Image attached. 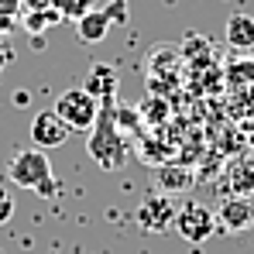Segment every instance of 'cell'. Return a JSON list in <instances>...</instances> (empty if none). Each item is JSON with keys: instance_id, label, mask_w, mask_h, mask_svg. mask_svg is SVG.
Here are the masks:
<instances>
[{"instance_id": "cell-9", "label": "cell", "mask_w": 254, "mask_h": 254, "mask_svg": "<svg viewBox=\"0 0 254 254\" xmlns=\"http://www.w3.org/2000/svg\"><path fill=\"white\" fill-rule=\"evenodd\" d=\"M110 28H114V17H110L107 7L86 10L83 17H76V35H79V42H86V45H100L107 38Z\"/></svg>"}, {"instance_id": "cell-17", "label": "cell", "mask_w": 254, "mask_h": 254, "mask_svg": "<svg viewBox=\"0 0 254 254\" xmlns=\"http://www.w3.org/2000/svg\"><path fill=\"white\" fill-rule=\"evenodd\" d=\"M21 24H17V17H10V14H0V35H10V31H17Z\"/></svg>"}, {"instance_id": "cell-18", "label": "cell", "mask_w": 254, "mask_h": 254, "mask_svg": "<svg viewBox=\"0 0 254 254\" xmlns=\"http://www.w3.org/2000/svg\"><path fill=\"white\" fill-rule=\"evenodd\" d=\"M21 3H24V0H0V14H10V17H17Z\"/></svg>"}, {"instance_id": "cell-20", "label": "cell", "mask_w": 254, "mask_h": 254, "mask_svg": "<svg viewBox=\"0 0 254 254\" xmlns=\"http://www.w3.org/2000/svg\"><path fill=\"white\" fill-rule=\"evenodd\" d=\"M52 3H55V0H52Z\"/></svg>"}, {"instance_id": "cell-15", "label": "cell", "mask_w": 254, "mask_h": 254, "mask_svg": "<svg viewBox=\"0 0 254 254\" xmlns=\"http://www.w3.org/2000/svg\"><path fill=\"white\" fill-rule=\"evenodd\" d=\"M14 210H17V203H14V192H10L7 186H0V227L14 220Z\"/></svg>"}, {"instance_id": "cell-13", "label": "cell", "mask_w": 254, "mask_h": 254, "mask_svg": "<svg viewBox=\"0 0 254 254\" xmlns=\"http://www.w3.org/2000/svg\"><path fill=\"white\" fill-rule=\"evenodd\" d=\"M59 17H62L59 3H48V7H31L21 28H24L28 35H38V31H48V28H52V24H55Z\"/></svg>"}, {"instance_id": "cell-3", "label": "cell", "mask_w": 254, "mask_h": 254, "mask_svg": "<svg viewBox=\"0 0 254 254\" xmlns=\"http://www.w3.org/2000/svg\"><path fill=\"white\" fill-rule=\"evenodd\" d=\"M175 234L182 237V241H189V244H206L213 234L220 230L216 227V213L206 210L203 203H182L179 206V213H175Z\"/></svg>"}, {"instance_id": "cell-4", "label": "cell", "mask_w": 254, "mask_h": 254, "mask_svg": "<svg viewBox=\"0 0 254 254\" xmlns=\"http://www.w3.org/2000/svg\"><path fill=\"white\" fill-rule=\"evenodd\" d=\"M69 130H89V127L96 124V114H100V100H93L89 93H86L83 86L79 89H65L59 100H55V107H52Z\"/></svg>"}, {"instance_id": "cell-2", "label": "cell", "mask_w": 254, "mask_h": 254, "mask_svg": "<svg viewBox=\"0 0 254 254\" xmlns=\"http://www.w3.org/2000/svg\"><path fill=\"white\" fill-rule=\"evenodd\" d=\"M7 175H10L14 186L31 189V192H38V196H45V199H55V196H59V182H55L52 162H48V155L38 151V148L17 151V155L7 162Z\"/></svg>"}, {"instance_id": "cell-12", "label": "cell", "mask_w": 254, "mask_h": 254, "mask_svg": "<svg viewBox=\"0 0 254 254\" xmlns=\"http://www.w3.org/2000/svg\"><path fill=\"white\" fill-rule=\"evenodd\" d=\"M223 35H227V45L234 52H251L254 48V17L251 14H230Z\"/></svg>"}, {"instance_id": "cell-6", "label": "cell", "mask_w": 254, "mask_h": 254, "mask_svg": "<svg viewBox=\"0 0 254 254\" xmlns=\"http://www.w3.org/2000/svg\"><path fill=\"white\" fill-rule=\"evenodd\" d=\"M69 137H72V130L65 127V121H62L55 110H38V114H35V121H31V141H35L38 151L62 148Z\"/></svg>"}, {"instance_id": "cell-14", "label": "cell", "mask_w": 254, "mask_h": 254, "mask_svg": "<svg viewBox=\"0 0 254 254\" xmlns=\"http://www.w3.org/2000/svg\"><path fill=\"white\" fill-rule=\"evenodd\" d=\"M141 117H144V121H148V117H151V121H165V117H169V103L158 100V96H144V100H141Z\"/></svg>"}, {"instance_id": "cell-8", "label": "cell", "mask_w": 254, "mask_h": 254, "mask_svg": "<svg viewBox=\"0 0 254 254\" xmlns=\"http://www.w3.org/2000/svg\"><path fill=\"white\" fill-rule=\"evenodd\" d=\"M220 186H223V192H230V196H237V199H251L254 196V162L251 158H234V162H227ZM223 199H227V196H223Z\"/></svg>"}, {"instance_id": "cell-5", "label": "cell", "mask_w": 254, "mask_h": 254, "mask_svg": "<svg viewBox=\"0 0 254 254\" xmlns=\"http://www.w3.org/2000/svg\"><path fill=\"white\" fill-rule=\"evenodd\" d=\"M175 213L179 210H175V199L172 196H165V192H148L137 203L134 220L148 234H165V230H172V223H175Z\"/></svg>"}, {"instance_id": "cell-10", "label": "cell", "mask_w": 254, "mask_h": 254, "mask_svg": "<svg viewBox=\"0 0 254 254\" xmlns=\"http://www.w3.org/2000/svg\"><path fill=\"white\" fill-rule=\"evenodd\" d=\"M192 169L189 165H179V162H162V165H155V182H158V192H186V189H192Z\"/></svg>"}, {"instance_id": "cell-7", "label": "cell", "mask_w": 254, "mask_h": 254, "mask_svg": "<svg viewBox=\"0 0 254 254\" xmlns=\"http://www.w3.org/2000/svg\"><path fill=\"white\" fill-rule=\"evenodd\" d=\"M216 227L220 230H230V234H244L254 227V203L251 199H237V196H227L216 210Z\"/></svg>"}, {"instance_id": "cell-11", "label": "cell", "mask_w": 254, "mask_h": 254, "mask_svg": "<svg viewBox=\"0 0 254 254\" xmlns=\"http://www.w3.org/2000/svg\"><path fill=\"white\" fill-rule=\"evenodd\" d=\"M83 89L93 100H100V103H103V100H117V69L107 65V62H93Z\"/></svg>"}, {"instance_id": "cell-1", "label": "cell", "mask_w": 254, "mask_h": 254, "mask_svg": "<svg viewBox=\"0 0 254 254\" xmlns=\"http://www.w3.org/2000/svg\"><path fill=\"white\" fill-rule=\"evenodd\" d=\"M86 151L103 172H117L127 165V141L117 121V100H103L96 124L86 130Z\"/></svg>"}, {"instance_id": "cell-16", "label": "cell", "mask_w": 254, "mask_h": 254, "mask_svg": "<svg viewBox=\"0 0 254 254\" xmlns=\"http://www.w3.org/2000/svg\"><path fill=\"white\" fill-rule=\"evenodd\" d=\"M10 62H14V45H10L7 38H3V35H0V72H3Z\"/></svg>"}, {"instance_id": "cell-19", "label": "cell", "mask_w": 254, "mask_h": 254, "mask_svg": "<svg viewBox=\"0 0 254 254\" xmlns=\"http://www.w3.org/2000/svg\"><path fill=\"white\" fill-rule=\"evenodd\" d=\"M14 100H17V107H28V100H31V96H28V93H24V89H21V93H17V96H14Z\"/></svg>"}]
</instances>
